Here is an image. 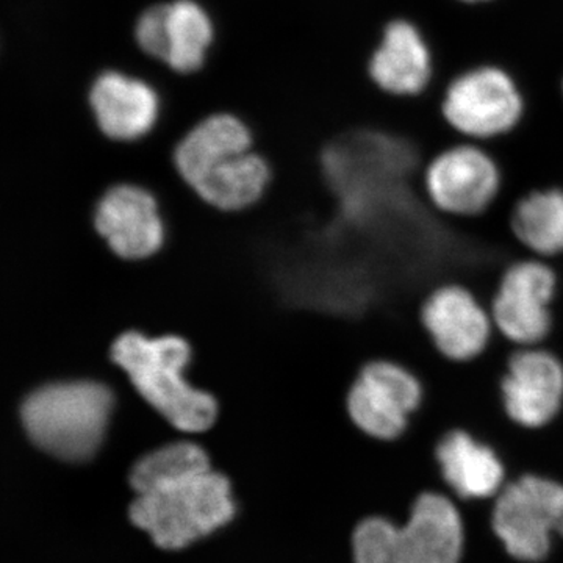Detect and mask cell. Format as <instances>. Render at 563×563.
<instances>
[{"label": "cell", "mask_w": 563, "mask_h": 563, "mask_svg": "<svg viewBox=\"0 0 563 563\" xmlns=\"http://www.w3.org/2000/svg\"><path fill=\"white\" fill-rule=\"evenodd\" d=\"M173 161L199 201L229 213L261 202L273 180L272 165L254 150L251 129L229 111L199 121L174 147Z\"/></svg>", "instance_id": "6da1fadb"}, {"label": "cell", "mask_w": 563, "mask_h": 563, "mask_svg": "<svg viewBox=\"0 0 563 563\" xmlns=\"http://www.w3.org/2000/svg\"><path fill=\"white\" fill-rule=\"evenodd\" d=\"M190 355L188 343L176 335L147 339L143 333L128 332L111 347V358L144 401L179 431L198 433L213 424L218 406L213 396L185 380Z\"/></svg>", "instance_id": "7a4b0ae2"}, {"label": "cell", "mask_w": 563, "mask_h": 563, "mask_svg": "<svg viewBox=\"0 0 563 563\" xmlns=\"http://www.w3.org/2000/svg\"><path fill=\"white\" fill-rule=\"evenodd\" d=\"M113 396L91 380L49 384L29 395L21 420L36 446L62 461H85L98 451Z\"/></svg>", "instance_id": "3957f363"}, {"label": "cell", "mask_w": 563, "mask_h": 563, "mask_svg": "<svg viewBox=\"0 0 563 563\" xmlns=\"http://www.w3.org/2000/svg\"><path fill=\"white\" fill-rule=\"evenodd\" d=\"M355 563H459L463 523L448 496L422 492L406 525L385 518L362 521L354 532Z\"/></svg>", "instance_id": "277c9868"}, {"label": "cell", "mask_w": 563, "mask_h": 563, "mask_svg": "<svg viewBox=\"0 0 563 563\" xmlns=\"http://www.w3.org/2000/svg\"><path fill=\"white\" fill-rule=\"evenodd\" d=\"M132 523L163 550H180L229 523L235 515L228 477L209 470L136 495Z\"/></svg>", "instance_id": "5b68a950"}, {"label": "cell", "mask_w": 563, "mask_h": 563, "mask_svg": "<svg viewBox=\"0 0 563 563\" xmlns=\"http://www.w3.org/2000/svg\"><path fill=\"white\" fill-rule=\"evenodd\" d=\"M428 388L412 366L391 357L363 362L344 393V413L366 439L399 442L424 406Z\"/></svg>", "instance_id": "8992f818"}, {"label": "cell", "mask_w": 563, "mask_h": 563, "mask_svg": "<svg viewBox=\"0 0 563 563\" xmlns=\"http://www.w3.org/2000/svg\"><path fill=\"white\" fill-rule=\"evenodd\" d=\"M559 287L561 277L553 262L532 255L510 262L488 301L496 335L514 347L550 342Z\"/></svg>", "instance_id": "52a82bcc"}, {"label": "cell", "mask_w": 563, "mask_h": 563, "mask_svg": "<svg viewBox=\"0 0 563 563\" xmlns=\"http://www.w3.org/2000/svg\"><path fill=\"white\" fill-rule=\"evenodd\" d=\"M501 163L472 143L444 147L426 165L421 177L424 201L437 214L455 221L487 217L504 191Z\"/></svg>", "instance_id": "ba28073f"}, {"label": "cell", "mask_w": 563, "mask_h": 563, "mask_svg": "<svg viewBox=\"0 0 563 563\" xmlns=\"http://www.w3.org/2000/svg\"><path fill=\"white\" fill-rule=\"evenodd\" d=\"M492 526L515 559L542 561L553 533L563 537V484L542 474H521L496 496Z\"/></svg>", "instance_id": "9c48e42d"}, {"label": "cell", "mask_w": 563, "mask_h": 563, "mask_svg": "<svg viewBox=\"0 0 563 563\" xmlns=\"http://www.w3.org/2000/svg\"><path fill=\"white\" fill-rule=\"evenodd\" d=\"M523 92L509 70L496 65L463 70L444 91L442 117L453 131L470 140L507 135L523 120Z\"/></svg>", "instance_id": "30bf717a"}, {"label": "cell", "mask_w": 563, "mask_h": 563, "mask_svg": "<svg viewBox=\"0 0 563 563\" xmlns=\"http://www.w3.org/2000/svg\"><path fill=\"white\" fill-rule=\"evenodd\" d=\"M418 321L437 354L457 365L479 361L496 339L488 303L457 280L442 282L422 298Z\"/></svg>", "instance_id": "8fae6325"}, {"label": "cell", "mask_w": 563, "mask_h": 563, "mask_svg": "<svg viewBox=\"0 0 563 563\" xmlns=\"http://www.w3.org/2000/svg\"><path fill=\"white\" fill-rule=\"evenodd\" d=\"M504 417L521 431L550 428L563 413V358L548 344L510 347L501 377Z\"/></svg>", "instance_id": "7c38bea8"}, {"label": "cell", "mask_w": 563, "mask_h": 563, "mask_svg": "<svg viewBox=\"0 0 563 563\" xmlns=\"http://www.w3.org/2000/svg\"><path fill=\"white\" fill-rule=\"evenodd\" d=\"M92 222L110 250L125 261L151 257L165 239L157 196L133 181L107 188L95 203Z\"/></svg>", "instance_id": "4fadbf2b"}, {"label": "cell", "mask_w": 563, "mask_h": 563, "mask_svg": "<svg viewBox=\"0 0 563 563\" xmlns=\"http://www.w3.org/2000/svg\"><path fill=\"white\" fill-rule=\"evenodd\" d=\"M366 77L376 90L393 98H413L428 90L433 77L432 49L413 21L395 18L385 22L366 62Z\"/></svg>", "instance_id": "5bb4252c"}, {"label": "cell", "mask_w": 563, "mask_h": 563, "mask_svg": "<svg viewBox=\"0 0 563 563\" xmlns=\"http://www.w3.org/2000/svg\"><path fill=\"white\" fill-rule=\"evenodd\" d=\"M88 103L99 131L109 140L132 143L154 131L161 118L157 88L120 69H106L92 80Z\"/></svg>", "instance_id": "9a60e30c"}, {"label": "cell", "mask_w": 563, "mask_h": 563, "mask_svg": "<svg viewBox=\"0 0 563 563\" xmlns=\"http://www.w3.org/2000/svg\"><path fill=\"white\" fill-rule=\"evenodd\" d=\"M432 457L444 484L465 501L496 498L507 484L501 451L463 426L437 439Z\"/></svg>", "instance_id": "2e32d148"}, {"label": "cell", "mask_w": 563, "mask_h": 563, "mask_svg": "<svg viewBox=\"0 0 563 563\" xmlns=\"http://www.w3.org/2000/svg\"><path fill=\"white\" fill-rule=\"evenodd\" d=\"M509 229L526 255L563 258V187L547 185L518 196L510 206Z\"/></svg>", "instance_id": "e0dca14e"}, {"label": "cell", "mask_w": 563, "mask_h": 563, "mask_svg": "<svg viewBox=\"0 0 563 563\" xmlns=\"http://www.w3.org/2000/svg\"><path fill=\"white\" fill-rule=\"evenodd\" d=\"M166 31V66L177 74H192L201 69L217 36L214 22L206 7L198 0H172Z\"/></svg>", "instance_id": "ac0fdd59"}, {"label": "cell", "mask_w": 563, "mask_h": 563, "mask_svg": "<svg viewBox=\"0 0 563 563\" xmlns=\"http://www.w3.org/2000/svg\"><path fill=\"white\" fill-rule=\"evenodd\" d=\"M209 470V455L201 446L190 442H177L166 444L140 459L133 466L129 481L133 492L143 495Z\"/></svg>", "instance_id": "d6986e66"}, {"label": "cell", "mask_w": 563, "mask_h": 563, "mask_svg": "<svg viewBox=\"0 0 563 563\" xmlns=\"http://www.w3.org/2000/svg\"><path fill=\"white\" fill-rule=\"evenodd\" d=\"M168 5L169 2H158L147 7L141 11L133 27V38L139 49L147 58L161 62L163 65H166V57H168V31H166Z\"/></svg>", "instance_id": "ffe728a7"}, {"label": "cell", "mask_w": 563, "mask_h": 563, "mask_svg": "<svg viewBox=\"0 0 563 563\" xmlns=\"http://www.w3.org/2000/svg\"><path fill=\"white\" fill-rule=\"evenodd\" d=\"M455 2H461L463 5H487V3L495 2V0H455Z\"/></svg>", "instance_id": "44dd1931"}, {"label": "cell", "mask_w": 563, "mask_h": 563, "mask_svg": "<svg viewBox=\"0 0 563 563\" xmlns=\"http://www.w3.org/2000/svg\"><path fill=\"white\" fill-rule=\"evenodd\" d=\"M562 96H563V80H562Z\"/></svg>", "instance_id": "7402d4cb"}]
</instances>
